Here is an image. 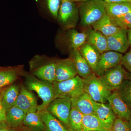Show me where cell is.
I'll return each instance as SVG.
<instances>
[{
	"label": "cell",
	"instance_id": "29",
	"mask_svg": "<svg viewBox=\"0 0 131 131\" xmlns=\"http://www.w3.org/2000/svg\"><path fill=\"white\" fill-rule=\"evenodd\" d=\"M120 96L131 109V81L126 80L117 90Z\"/></svg>",
	"mask_w": 131,
	"mask_h": 131
},
{
	"label": "cell",
	"instance_id": "11",
	"mask_svg": "<svg viewBox=\"0 0 131 131\" xmlns=\"http://www.w3.org/2000/svg\"><path fill=\"white\" fill-rule=\"evenodd\" d=\"M107 102L117 117L127 122L129 121L131 116V109L123 100L117 90L112 93Z\"/></svg>",
	"mask_w": 131,
	"mask_h": 131
},
{
	"label": "cell",
	"instance_id": "13",
	"mask_svg": "<svg viewBox=\"0 0 131 131\" xmlns=\"http://www.w3.org/2000/svg\"><path fill=\"white\" fill-rule=\"evenodd\" d=\"M127 30L122 29L115 34L106 37L108 51L124 53L130 45L127 35Z\"/></svg>",
	"mask_w": 131,
	"mask_h": 131
},
{
	"label": "cell",
	"instance_id": "28",
	"mask_svg": "<svg viewBox=\"0 0 131 131\" xmlns=\"http://www.w3.org/2000/svg\"><path fill=\"white\" fill-rule=\"evenodd\" d=\"M83 115L74 108L71 107L69 117V128L76 131H82V124Z\"/></svg>",
	"mask_w": 131,
	"mask_h": 131
},
{
	"label": "cell",
	"instance_id": "10",
	"mask_svg": "<svg viewBox=\"0 0 131 131\" xmlns=\"http://www.w3.org/2000/svg\"><path fill=\"white\" fill-rule=\"evenodd\" d=\"M78 74L74 61L70 57L57 59L56 82L62 81L71 79Z\"/></svg>",
	"mask_w": 131,
	"mask_h": 131
},
{
	"label": "cell",
	"instance_id": "18",
	"mask_svg": "<svg viewBox=\"0 0 131 131\" xmlns=\"http://www.w3.org/2000/svg\"><path fill=\"white\" fill-rule=\"evenodd\" d=\"M67 30L64 39L69 50L71 49H79L86 42V32H79L75 28H71Z\"/></svg>",
	"mask_w": 131,
	"mask_h": 131
},
{
	"label": "cell",
	"instance_id": "34",
	"mask_svg": "<svg viewBox=\"0 0 131 131\" xmlns=\"http://www.w3.org/2000/svg\"><path fill=\"white\" fill-rule=\"evenodd\" d=\"M6 111L2 103L1 98L0 99V123L6 122Z\"/></svg>",
	"mask_w": 131,
	"mask_h": 131
},
{
	"label": "cell",
	"instance_id": "38",
	"mask_svg": "<svg viewBox=\"0 0 131 131\" xmlns=\"http://www.w3.org/2000/svg\"><path fill=\"white\" fill-rule=\"evenodd\" d=\"M126 78L127 80L131 81V73L126 71Z\"/></svg>",
	"mask_w": 131,
	"mask_h": 131
},
{
	"label": "cell",
	"instance_id": "12",
	"mask_svg": "<svg viewBox=\"0 0 131 131\" xmlns=\"http://www.w3.org/2000/svg\"><path fill=\"white\" fill-rule=\"evenodd\" d=\"M14 106L26 114L37 111V101L35 95L24 86L20 90Z\"/></svg>",
	"mask_w": 131,
	"mask_h": 131
},
{
	"label": "cell",
	"instance_id": "9",
	"mask_svg": "<svg viewBox=\"0 0 131 131\" xmlns=\"http://www.w3.org/2000/svg\"><path fill=\"white\" fill-rule=\"evenodd\" d=\"M123 55L117 52L108 51L101 54L94 73L98 77L106 71L121 64Z\"/></svg>",
	"mask_w": 131,
	"mask_h": 131
},
{
	"label": "cell",
	"instance_id": "24",
	"mask_svg": "<svg viewBox=\"0 0 131 131\" xmlns=\"http://www.w3.org/2000/svg\"><path fill=\"white\" fill-rule=\"evenodd\" d=\"M26 114L17 107H12L6 112V123L8 126L17 128L23 124Z\"/></svg>",
	"mask_w": 131,
	"mask_h": 131
},
{
	"label": "cell",
	"instance_id": "42",
	"mask_svg": "<svg viewBox=\"0 0 131 131\" xmlns=\"http://www.w3.org/2000/svg\"><path fill=\"white\" fill-rule=\"evenodd\" d=\"M2 98V95L1 94V92H0V99H1Z\"/></svg>",
	"mask_w": 131,
	"mask_h": 131
},
{
	"label": "cell",
	"instance_id": "2",
	"mask_svg": "<svg viewBox=\"0 0 131 131\" xmlns=\"http://www.w3.org/2000/svg\"><path fill=\"white\" fill-rule=\"evenodd\" d=\"M82 2L78 9L81 26H92L106 14L105 2L102 0H84Z\"/></svg>",
	"mask_w": 131,
	"mask_h": 131
},
{
	"label": "cell",
	"instance_id": "7",
	"mask_svg": "<svg viewBox=\"0 0 131 131\" xmlns=\"http://www.w3.org/2000/svg\"><path fill=\"white\" fill-rule=\"evenodd\" d=\"M71 108V100L69 98H54L46 110L69 128V117Z\"/></svg>",
	"mask_w": 131,
	"mask_h": 131
},
{
	"label": "cell",
	"instance_id": "27",
	"mask_svg": "<svg viewBox=\"0 0 131 131\" xmlns=\"http://www.w3.org/2000/svg\"><path fill=\"white\" fill-rule=\"evenodd\" d=\"M23 124L28 129L35 131H46L44 124L41 119L38 111L27 113Z\"/></svg>",
	"mask_w": 131,
	"mask_h": 131
},
{
	"label": "cell",
	"instance_id": "39",
	"mask_svg": "<svg viewBox=\"0 0 131 131\" xmlns=\"http://www.w3.org/2000/svg\"><path fill=\"white\" fill-rule=\"evenodd\" d=\"M22 131H35L32 130H30V129H24V130H22Z\"/></svg>",
	"mask_w": 131,
	"mask_h": 131
},
{
	"label": "cell",
	"instance_id": "5",
	"mask_svg": "<svg viewBox=\"0 0 131 131\" xmlns=\"http://www.w3.org/2000/svg\"><path fill=\"white\" fill-rule=\"evenodd\" d=\"M75 0H61L57 19L64 30L75 28L79 20V9Z\"/></svg>",
	"mask_w": 131,
	"mask_h": 131
},
{
	"label": "cell",
	"instance_id": "43",
	"mask_svg": "<svg viewBox=\"0 0 131 131\" xmlns=\"http://www.w3.org/2000/svg\"><path fill=\"white\" fill-rule=\"evenodd\" d=\"M75 1H77V0H75Z\"/></svg>",
	"mask_w": 131,
	"mask_h": 131
},
{
	"label": "cell",
	"instance_id": "14",
	"mask_svg": "<svg viewBox=\"0 0 131 131\" xmlns=\"http://www.w3.org/2000/svg\"><path fill=\"white\" fill-rule=\"evenodd\" d=\"M71 107L74 108L83 115L94 114L96 102L85 92L71 100Z\"/></svg>",
	"mask_w": 131,
	"mask_h": 131
},
{
	"label": "cell",
	"instance_id": "4",
	"mask_svg": "<svg viewBox=\"0 0 131 131\" xmlns=\"http://www.w3.org/2000/svg\"><path fill=\"white\" fill-rule=\"evenodd\" d=\"M54 98L71 99L77 97L84 92L83 79L77 75L74 77L62 81L52 83Z\"/></svg>",
	"mask_w": 131,
	"mask_h": 131
},
{
	"label": "cell",
	"instance_id": "35",
	"mask_svg": "<svg viewBox=\"0 0 131 131\" xmlns=\"http://www.w3.org/2000/svg\"><path fill=\"white\" fill-rule=\"evenodd\" d=\"M10 127L5 122L0 123V131H15Z\"/></svg>",
	"mask_w": 131,
	"mask_h": 131
},
{
	"label": "cell",
	"instance_id": "23",
	"mask_svg": "<svg viewBox=\"0 0 131 131\" xmlns=\"http://www.w3.org/2000/svg\"><path fill=\"white\" fill-rule=\"evenodd\" d=\"M105 7L107 14L113 18L131 13V2H130L111 3H105Z\"/></svg>",
	"mask_w": 131,
	"mask_h": 131
},
{
	"label": "cell",
	"instance_id": "6",
	"mask_svg": "<svg viewBox=\"0 0 131 131\" xmlns=\"http://www.w3.org/2000/svg\"><path fill=\"white\" fill-rule=\"evenodd\" d=\"M83 79L84 91L94 101L98 103H106L112 94V91L104 86L100 78L94 73Z\"/></svg>",
	"mask_w": 131,
	"mask_h": 131
},
{
	"label": "cell",
	"instance_id": "32",
	"mask_svg": "<svg viewBox=\"0 0 131 131\" xmlns=\"http://www.w3.org/2000/svg\"><path fill=\"white\" fill-rule=\"evenodd\" d=\"M112 131H131V128L127 121L117 117L112 127Z\"/></svg>",
	"mask_w": 131,
	"mask_h": 131
},
{
	"label": "cell",
	"instance_id": "20",
	"mask_svg": "<svg viewBox=\"0 0 131 131\" xmlns=\"http://www.w3.org/2000/svg\"><path fill=\"white\" fill-rule=\"evenodd\" d=\"M46 127V131H68L58 119L46 110L37 111Z\"/></svg>",
	"mask_w": 131,
	"mask_h": 131
},
{
	"label": "cell",
	"instance_id": "40",
	"mask_svg": "<svg viewBox=\"0 0 131 131\" xmlns=\"http://www.w3.org/2000/svg\"><path fill=\"white\" fill-rule=\"evenodd\" d=\"M128 123L130 125V126L131 128V116L130 118V119H129V121H128Z\"/></svg>",
	"mask_w": 131,
	"mask_h": 131
},
{
	"label": "cell",
	"instance_id": "15",
	"mask_svg": "<svg viewBox=\"0 0 131 131\" xmlns=\"http://www.w3.org/2000/svg\"><path fill=\"white\" fill-rule=\"evenodd\" d=\"M91 26L94 29L100 32L106 37L115 34L123 29L107 14Z\"/></svg>",
	"mask_w": 131,
	"mask_h": 131
},
{
	"label": "cell",
	"instance_id": "16",
	"mask_svg": "<svg viewBox=\"0 0 131 131\" xmlns=\"http://www.w3.org/2000/svg\"><path fill=\"white\" fill-rule=\"evenodd\" d=\"M70 57L74 61L78 74L80 77L84 79L94 73L89 64L82 56L79 49L70 50Z\"/></svg>",
	"mask_w": 131,
	"mask_h": 131
},
{
	"label": "cell",
	"instance_id": "36",
	"mask_svg": "<svg viewBox=\"0 0 131 131\" xmlns=\"http://www.w3.org/2000/svg\"><path fill=\"white\" fill-rule=\"evenodd\" d=\"M84 0H77L78 1H82ZM104 2L106 3H118L121 2H131V0H102Z\"/></svg>",
	"mask_w": 131,
	"mask_h": 131
},
{
	"label": "cell",
	"instance_id": "37",
	"mask_svg": "<svg viewBox=\"0 0 131 131\" xmlns=\"http://www.w3.org/2000/svg\"><path fill=\"white\" fill-rule=\"evenodd\" d=\"M127 35L129 45L131 47V29L127 30Z\"/></svg>",
	"mask_w": 131,
	"mask_h": 131
},
{
	"label": "cell",
	"instance_id": "3",
	"mask_svg": "<svg viewBox=\"0 0 131 131\" xmlns=\"http://www.w3.org/2000/svg\"><path fill=\"white\" fill-rule=\"evenodd\" d=\"M25 84L28 90L35 91L42 99V103L38 105L37 111L46 109L55 96L52 83L39 80L32 75H27L26 76Z\"/></svg>",
	"mask_w": 131,
	"mask_h": 131
},
{
	"label": "cell",
	"instance_id": "17",
	"mask_svg": "<svg viewBox=\"0 0 131 131\" xmlns=\"http://www.w3.org/2000/svg\"><path fill=\"white\" fill-rule=\"evenodd\" d=\"M112 128L94 114L83 116L82 124V131H112Z\"/></svg>",
	"mask_w": 131,
	"mask_h": 131
},
{
	"label": "cell",
	"instance_id": "8",
	"mask_svg": "<svg viewBox=\"0 0 131 131\" xmlns=\"http://www.w3.org/2000/svg\"><path fill=\"white\" fill-rule=\"evenodd\" d=\"M126 71L121 64L106 71L100 77L102 83L108 90L116 91L126 80Z\"/></svg>",
	"mask_w": 131,
	"mask_h": 131
},
{
	"label": "cell",
	"instance_id": "26",
	"mask_svg": "<svg viewBox=\"0 0 131 131\" xmlns=\"http://www.w3.org/2000/svg\"><path fill=\"white\" fill-rule=\"evenodd\" d=\"M19 87L17 84H13L5 91L2 98V103L6 111L14 106L19 93Z\"/></svg>",
	"mask_w": 131,
	"mask_h": 131
},
{
	"label": "cell",
	"instance_id": "22",
	"mask_svg": "<svg viewBox=\"0 0 131 131\" xmlns=\"http://www.w3.org/2000/svg\"><path fill=\"white\" fill-rule=\"evenodd\" d=\"M79 50L94 73L101 53L95 47L86 42L80 47Z\"/></svg>",
	"mask_w": 131,
	"mask_h": 131
},
{
	"label": "cell",
	"instance_id": "21",
	"mask_svg": "<svg viewBox=\"0 0 131 131\" xmlns=\"http://www.w3.org/2000/svg\"><path fill=\"white\" fill-rule=\"evenodd\" d=\"M94 114L102 122L112 127L117 118L108 103L96 102Z\"/></svg>",
	"mask_w": 131,
	"mask_h": 131
},
{
	"label": "cell",
	"instance_id": "33",
	"mask_svg": "<svg viewBox=\"0 0 131 131\" xmlns=\"http://www.w3.org/2000/svg\"><path fill=\"white\" fill-rule=\"evenodd\" d=\"M121 64L128 72L131 73V49L123 56Z\"/></svg>",
	"mask_w": 131,
	"mask_h": 131
},
{
	"label": "cell",
	"instance_id": "41",
	"mask_svg": "<svg viewBox=\"0 0 131 131\" xmlns=\"http://www.w3.org/2000/svg\"><path fill=\"white\" fill-rule=\"evenodd\" d=\"M68 129V131H76L74 130H72V129H70V128H69Z\"/></svg>",
	"mask_w": 131,
	"mask_h": 131
},
{
	"label": "cell",
	"instance_id": "25",
	"mask_svg": "<svg viewBox=\"0 0 131 131\" xmlns=\"http://www.w3.org/2000/svg\"><path fill=\"white\" fill-rule=\"evenodd\" d=\"M22 72V67L0 70V89L13 84Z\"/></svg>",
	"mask_w": 131,
	"mask_h": 131
},
{
	"label": "cell",
	"instance_id": "19",
	"mask_svg": "<svg viewBox=\"0 0 131 131\" xmlns=\"http://www.w3.org/2000/svg\"><path fill=\"white\" fill-rule=\"evenodd\" d=\"M86 33V43L95 47L101 54L108 51L107 40L106 36L100 32L93 28L89 29Z\"/></svg>",
	"mask_w": 131,
	"mask_h": 131
},
{
	"label": "cell",
	"instance_id": "1",
	"mask_svg": "<svg viewBox=\"0 0 131 131\" xmlns=\"http://www.w3.org/2000/svg\"><path fill=\"white\" fill-rule=\"evenodd\" d=\"M56 60L46 56L36 55L29 62L32 75L43 81L56 82Z\"/></svg>",
	"mask_w": 131,
	"mask_h": 131
},
{
	"label": "cell",
	"instance_id": "30",
	"mask_svg": "<svg viewBox=\"0 0 131 131\" xmlns=\"http://www.w3.org/2000/svg\"><path fill=\"white\" fill-rule=\"evenodd\" d=\"M44 7L54 18H57L61 0H42Z\"/></svg>",
	"mask_w": 131,
	"mask_h": 131
},
{
	"label": "cell",
	"instance_id": "31",
	"mask_svg": "<svg viewBox=\"0 0 131 131\" xmlns=\"http://www.w3.org/2000/svg\"><path fill=\"white\" fill-rule=\"evenodd\" d=\"M113 19L122 29L126 30L131 29V13Z\"/></svg>",
	"mask_w": 131,
	"mask_h": 131
}]
</instances>
